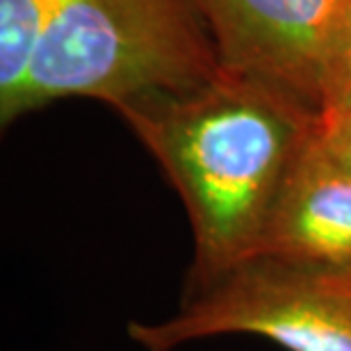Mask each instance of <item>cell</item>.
<instances>
[{
	"mask_svg": "<svg viewBox=\"0 0 351 351\" xmlns=\"http://www.w3.org/2000/svg\"><path fill=\"white\" fill-rule=\"evenodd\" d=\"M223 69L322 110L333 55L351 27V0H199Z\"/></svg>",
	"mask_w": 351,
	"mask_h": 351,
	"instance_id": "277c9868",
	"label": "cell"
},
{
	"mask_svg": "<svg viewBox=\"0 0 351 351\" xmlns=\"http://www.w3.org/2000/svg\"><path fill=\"white\" fill-rule=\"evenodd\" d=\"M322 117H351V27L333 55L322 96Z\"/></svg>",
	"mask_w": 351,
	"mask_h": 351,
	"instance_id": "52a82bcc",
	"label": "cell"
},
{
	"mask_svg": "<svg viewBox=\"0 0 351 351\" xmlns=\"http://www.w3.org/2000/svg\"><path fill=\"white\" fill-rule=\"evenodd\" d=\"M221 62L199 0H60L3 125L62 98L121 112L215 78Z\"/></svg>",
	"mask_w": 351,
	"mask_h": 351,
	"instance_id": "7a4b0ae2",
	"label": "cell"
},
{
	"mask_svg": "<svg viewBox=\"0 0 351 351\" xmlns=\"http://www.w3.org/2000/svg\"><path fill=\"white\" fill-rule=\"evenodd\" d=\"M119 114L178 192L194 235L189 287L261 251L269 217L319 112L290 91L223 69L206 82Z\"/></svg>",
	"mask_w": 351,
	"mask_h": 351,
	"instance_id": "6da1fadb",
	"label": "cell"
},
{
	"mask_svg": "<svg viewBox=\"0 0 351 351\" xmlns=\"http://www.w3.org/2000/svg\"><path fill=\"white\" fill-rule=\"evenodd\" d=\"M317 144L335 162L351 171V117H322L317 123Z\"/></svg>",
	"mask_w": 351,
	"mask_h": 351,
	"instance_id": "ba28073f",
	"label": "cell"
},
{
	"mask_svg": "<svg viewBox=\"0 0 351 351\" xmlns=\"http://www.w3.org/2000/svg\"><path fill=\"white\" fill-rule=\"evenodd\" d=\"M235 333L267 338L285 351H351V276L256 254L187 290L169 319L128 326L146 351Z\"/></svg>",
	"mask_w": 351,
	"mask_h": 351,
	"instance_id": "3957f363",
	"label": "cell"
},
{
	"mask_svg": "<svg viewBox=\"0 0 351 351\" xmlns=\"http://www.w3.org/2000/svg\"><path fill=\"white\" fill-rule=\"evenodd\" d=\"M60 0H0V101L21 87Z\"/></svg>",
	"mask_w": 351,
	"mask_h": 351,
	"instance_id": "8992f818",
	"label": "cell"
},
{
	"mask_svg": "<svg viewBox=\"0 0 351 351\" xmlns=\"http://www.w3.org/2000/svg\"><path fill=\"white\" fill-rule=\"evenodd\" d=\"M258 254L351 276V171L317 137L285 182Z\"/></svg>",
	"mask_w": 351,
	"mask_h": 351,
	"instance_id": "5b68a950",
	"label": "cell"
}]
</instances>
